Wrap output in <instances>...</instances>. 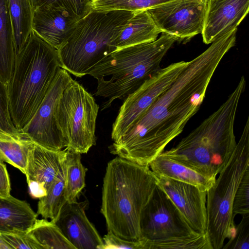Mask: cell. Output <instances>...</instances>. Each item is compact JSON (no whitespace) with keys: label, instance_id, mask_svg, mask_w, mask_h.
<instances>
[{"label":"cell","instance_id":"6da1fadb","mask_svg":"<svg viewBox=\"0 0 249 249\" xmlns=\"http://www.w3.org/2000/svg\"><path fill=\"white\" fill-rule=\"evenodd\" d=\"M236 38L234 33L229 31L216 38L200 54L187 61L169 88L113 141L111 152L149 166L198 111L215 70L235 45Z\"/></svg>","mask_w":249,"mask_h":249},{"label":"cell","instance_id":"7a4b0ae2","mask_svg":"<svg viewBox=\"0 0 249 249\" xmlns=\"http://www.w3.org/2000/svg\"><path fill=\"white\" fill-rule=\"evenodd\" d=\"M157 182L149 166L118 156L109 161L103 178L101 208L107 231L126 240L140 241L141 214Z\"/></svg>","mask_w":249,"mask_h":249},{"label":"cell","instance_id":"3957f363","mask_svg":"<svg viewBox=\"0 0 249 249\" xmlns=\"http://www.w3.org/2000/svg\"><path fill=\"white\" fill-rule=\"evenodd\" d=\"M246 85L243 76L233 91L216 111L175 147L162 153L197 172L215 179L227 164L237 144L234 123Z\"/></svg>","mask_w":249,"mask_h":249},{"label":"cell","instance_id":"277c9868","mask_svg":"<svg viewBox=\"0 0 249 249\" xmlns=\"http://www.w3.org/2000/svg\"><path fill=\"white\" fill-rule=\"evenodd\" d=\"M60 68L57 50L33 30L16 55L6 86L9 111L17 130L33 117Z\"/></svg>","mask_w":249,"mask_h":249},{"label":"cell","instance_id":"5b68a950","mask_svg":"<svg viewBox=\"0 0 249 249\" xmlns=\"http://www.w3.org/2000/svg\"><path fill=\"white\" fill-rule=\"evenodd\" d=\"M177 40L175 36L162 33L154 41L116 50L94 66L89 74L97 81L95 95L107 99L102 109L117 99H125L156 74Z\"/></svg>","mask_w":249,"mask_h":249},{"label":"cell","instance_id":"8992f818","mask_svg":"<svg viewBox=\"0 0 249 249\" xmlns=\"http://www.w3.org/2000/svg\"><path fill=\"white\" fill-rule=\"evenodd\" d=\"M135 12L90 10L77 22L57 50L60 67L77 77L87 74L110 53Z\"/></svg>","mask_w":249,"mask_h":249},{"label":"cell","instance_id":"52a82bcc","mask_svg":"<svg viewBox=\"0 0 249 249\" xmlns=\"http://www.w3.org/2000/svg\"><path fill=\"white\" fill-rule=\"evenodd\" d=\"M249 168V117L227 164L207 191L206 235L212 249H221L235 229L232 211L234 196L242 178Z\"/></svg>","mask_w":249,"mask_h":249},{"label":"cell","instance_id":"ba28073f","mask_svg":"<svg viewBox=\"0 0 249 249\" xmlns=\"http://www.w3.org/2000/svg\"><path fill=\"white\" fill-rule=\"evenodd\" d=\"M140 231L143 249H212L206 234L193 231L158 185L142 213Z\"/></svg>","mask_w":249,"mask_h":249},{"label":"cell","instance_id":"9c48e42d","mask_svg":"<svg viewBox=\"0 0 249 249\" xmlns=\"http://www.w3.org/2000/svg\"><path fill=\"white\" fill-rule=\"evenodd\" d=\"M99 108L93 96L77 81L73 80L66 88L57 112L59 128L68 143L66 148L81 154L96 144Z\"/></svg>","mask_w":249,"mask_h":249},{"label":"cell","instance_id":"30bf717a","mask_svg":"<svg viewBox=\"0 0 249 249\" xmlns=\"http://www.w3.org/2000/svg\"><path fill=\"white\" fill-rule=\"evenodd\" d=\"M72 80L70 73L61 68L36 113L19 131L34 143L54 151L68 146V142L59 128L57 112L62 93Z\"/></svg>","mask_w":249,"mask_h":249},{"label":"cell","instance_id":"8fae6325","mask_svg":"<svg viewBox=\"0 0 249 249\" xmlns=\"http://www.w3.org/2000/svg\"><path fill=\"white\" fill-rule=\"evenodd\" d=\"M186 63L187 62L181 61L160 68L125 98L112 125L111 139L113 141L121 137L157 98L169 88Z\"/></svg>","mask_w":249,"mask_h":249},{"label":"cell","instance_id":"7c38bea8","mask_svg":"<svg viewBox=\"0 0 249 249\" xmlns=\"http://www.w3.org/2000/svg\"><path fill=\"white\" fill-rule=\"evenodd\" d=\"M206 0H172L147 9L160 33L179 40L200 34Z\"/></svg>","mask_w":249,"mask_h":249},{"label":"cell","instance_id":"4fadbf2b","mask_svg":"<svg viewBox=\"0 0 249 249\" xmlns=\"http://www.w3.org/2000/svg\"><path fill=\"white\" fill-rule=\"evenodd\" d=\"M155 175L157 185L176 205L193 231L206 234L207 191L189 183Z\"/></svg>","mask_w":249,"mask_h":249},{"label":"cell","instance_id":"5bb4252c","mask_svg":"<svg viewBox=\"0 0 249 249\" xmlns=\"http://www.w3.org/2000/svg\"><path fill=\"white\" fill-rule=\"evenodd\" d=\"M88 203L67 202L54 222L76 249H102V238L86 214Z\"/></svg>","mask_w":249,"mask_h":249},{"label":"cell","instance_id":"9a60e30c","mask_svg":"<svg viewBox=\"0 0 249 249\" xmlns=\"http://www.w3.org/2000/svg\"><path fill=\"white\" fill-rule=\"evenodd\" d=\"M249 9V0H207L201 33L203 42L210 44L219 36L237 28Z\"/></svg>","mask_w":249,"mask_h":249},{"label":"cell","instance_id":"2e32d148","mask_svg":"<svg viewBox=\"0 0 249 249\" xmlns=\"http://www.w3.org/2000/svg\"><path fill=\"white\" fill-rule=\"evenodd\" d=\"M80 19L67 11L54 7L34 10L33 30L58 50L67 40Z\"/></svg>","mask_w":249,"mask_h":249},{"label":"cell","instance_id":"e0dca14e","mask_svg":"<svg viewBox=\"0 0 249 249\" xmlns=\"http://www.w3.org/2000/svg\"><path fill=\"white\" fill-rule=\"evenodd\" d=\"M66 152V148L54 151L34 143L29 152L25 173L27 183L40 184L47 191L64 165Z\"/></svg>","mask_w":249,"mask_h":249},{"label":"cell","instance_id":"ac0fdd59","mask_svg":"<svg viewBox=\"0 0 249 249\" xmlns=\"http://www.w3.org/2000/svg\"><path fill=\"white\" fill-rule=\"evenodd\" d=\"M37 217L26 201L11 195L0 196V232L26 233Z\"/></svg>","mask_w":249,"mask_h":249},{"label":"cell","instance_id":"d6986e66","mask_svg":"<svg viewBox=\"0 0 249 249\" xmlns=\"http://www.w3.org/2000/svg\"><path fill=\"white\" fill-rule=\"evenodd\" d=\"M160 33L147 10L135 12L115 41L116 50L154 41Z\"/></svg>","mask_w":249,"mask_h":249},{"label":"cell","instance_id":"ffe728a7","mask_svg":"<svg viewBox=\"0 0 249 249\" xmlns=\"http://www.w3.org/2000/svg\"><path fill=\"white\" fill-rule=\"evenodd\" d=\"M149 166L155 174L194 185L203 191H207L215 180L167 157L162 153L155 158Z\"/></svg>","mask_w":249,"mask_h":249},{"label":"cell","instance_id":"44dd1931","mask_svg":"<svg viewBox=\"0 0 249 249\" xmlns=\"http://www.w3.org/2000/svg\"><path fill=\"white\" fill-rule=\"evenodd\" d=\"M34 144L20 131L0 130V161L8 163L25 174L29 152Z\"/></svg>","mask_w":249,"mask_h":249},{"label":"cell","instance_id":"7402d4cb","mask_svg":"<svg viewBox=\"0 0 249 249\" xmlns=\"http://www.w3.org/2000/svg\"><path fill=\"white\" fill-rule=\"evenodd\" d=\"M16 53L12 25L7 0H0V80L8 84Z\"/></svg>","mask_w":249,"mask_h":249},{"label":"cell","instance_id":"603a6c76","mask_svg":"<svg viewBox=\"0 0 249 249\" xmlns=\"http://www.w3.org/2000/svg\"><path fill=\"white\" fill-rule=\"evenodd\" d=\"M11 20L16 55L33 31L34 8L32 0H7Z\"/></svg>","mask_w":249,"mask_h":249},{"label":"cell","instance_id":"cb8c5ba5","mask_svg":"<svg viewBox=\"0 0 249 249\" xmlns=\"http://www.w3.org/2000/svg\"><path fill=\"white\" fill-rule=\"evenodd\" d=\"M65 165V197L67 202H74L76 201L85 186V177L88 169L82 163L81 154L67 148Z\"/></svg>","mask_w":249,"mask_h":249},{"label":"cell","instance_id":"d4e9b609","mask_svg":"<svg viewBox=\"0 0 249 249\" xmlns=\"http://www.w3.org/2000/svg\"><path fill=\"white\" fill-rule=\"evenodd\" d=\"M27 233L43 249H76L52 220L36 219Z\"/></svg>","mask_w":249,"mask_h":249},{"label":"cell","instance_id":"484cf974","mask_svg":"<svg viewBox=\"0 0 249 249\" xmlns=\"http://www.w3.org/2000/svg\"><path fill=\"white\" fill-rule=\"evenodd\" d=\"M65 165H64L55 179L47 189L46 196L40 198L37 204V215L55 221L67 202L65 197Z\"/></svg>","mask_w":249,"mask_h":249},{"label":"cell","instance_id":"4316f807","mask_svg":"<svg viewBox=\"0 0 249 249\" xmlns=\"http://www.w3.org/2000/svg\"><path fill=\"white\" fill-rule=\"evenodd\" d=\"M172 0H90V8L97 11L137 12Z\"/></svg>","mask_w":249,"mask_h":249},{"label":"cell","instance_id":"83f0119b","mask_svg":"<svg viewBox=\"0 0 249 249\" xmlns=\"http://www.w3.org/2000/svg\"><path fill=\"white\" fill-rule=\"evenodd\" d=\"M90 0H32L34 10L54 7L63 9L80 19L91 9Z\"/></svg>","mask_w":249,"mask_h":249},{"label":"cell","instance_id":"f1b7e54d","mask_svg":"<svg viewBox=\"0 0 249 249\" xmlns=\"http://www.w3.org/2000/svg\"><path fill=\"white\" fill-rule=\"evenodd\" d=\"M222 249H249V214L242 215L233 235Z\"/></svg>","mask_w":249,"mask_h":249},{"label":"cell","instance_id":"f546056e","mask_svg":"<svg viewBox=\"0 0 249 249\" xmlns=\"http://www.w3.org/2000/svg\"><path fill=\"white\" fill-rule=\"evenodd\" d=\"M233 214H249V168L244 174L236 192L232 206Z\"/></svg>","mask_w":249,"mask_h":249},{"label":"cell","instance_id":"4dcf8cb0","mask_svg":"<svg viewBox=\"0 0 249 249\" xmlns=\"http://www.w3.org/2000/svg\"><path fill=\"white\" fill-rule=\"evenodd\" d=\"M0 130L9 132L18 131L13 125L10 117L8 105L6 86L0 80Z\"/></svg>","mask_w":249,"mask_h":249},{"label":"cell","instance_id":"1f68e13d","mask_svg":"<svg viewBox=\"0 0 249 249\" xmlns=\"http://www.w3.org/2000/svg\"><path fill=\"white\" fill-rule=\"evenodd\" d=\"M2 237L16 249H43L28 233H2Z\"/></svg>","mask_w":249,"mask_h":249},{"label":"cell","instance_id":"d6a6232c","mask_svg":"<svg viewBox=\"0 0 249 249\" xmlns=\"http://www.w3.org/2000/svg\"><path fill=\"white\" fill-rule=\"evenodd\" d=\"M102 249H143L141 241H130L121 238L108 231L102 238Z\"/></svg>","mask_w":249,"mask_h":249},{"label":"cell","instance_id":"836d02e7","mask_svg":"<svg viewBox=\"0 0 249 249\" xmlns=\"http://www.w3.org/2000/svg\"><path fill=\"white\" fill-rule=\"evenodd\" d=\"M11 183L6 165L0 161V196L10 195Z\"/></svg>","mask_w":249,"mask_h":249},{"label":"cell","instance_id":"e575fe53","mask_svg":"<svg viewBox=\"0 0 249 249\" xmlns=\"http://www.w3.org/2000/svg\"><path fill=\"white\" fill-rule=\"evenodd\" d=\"M0 249H13L0 233Z\"/></svg>","mask_w":249,"mask_h":249},{"label":"cell","instance_id":"d590c367","mask_svg":"<svg viewBox=\"0 0 249 249\" xmlns=\"http://www.w3.org/2000/svg\"></svg>","mask_w":249,"mask_h":249}]
</instances>
